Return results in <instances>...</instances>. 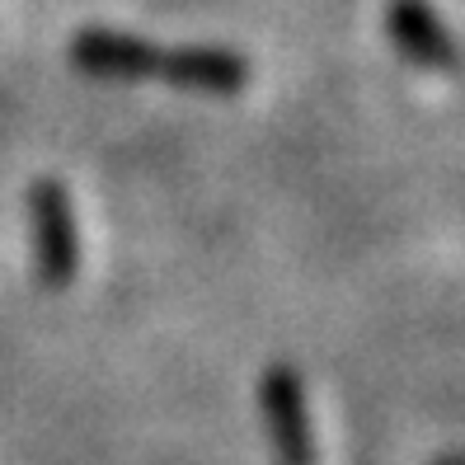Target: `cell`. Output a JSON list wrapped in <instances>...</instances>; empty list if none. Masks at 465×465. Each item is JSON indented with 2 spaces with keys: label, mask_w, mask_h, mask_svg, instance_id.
Returning a JSON list of instances; mask_svg holds the SVG:
<instances>
[{
  "label": "cell",
  "mask_w": 465,
  "mask_h": 465,
  "mask_svg": "<svg viewBox=\"0 0 465 465\" xmlns=\"http://www.w3.org/2000/svg\"><path fill=\"white\" fill-rule=\"evenodd\" d=\"M391 38H395L419 66L451 71V66L460 62L451 34L437 24V15L423 5V0H391Z\"/></svg>",
  "instance_id": "6da1fadb"
}]
</instances>
